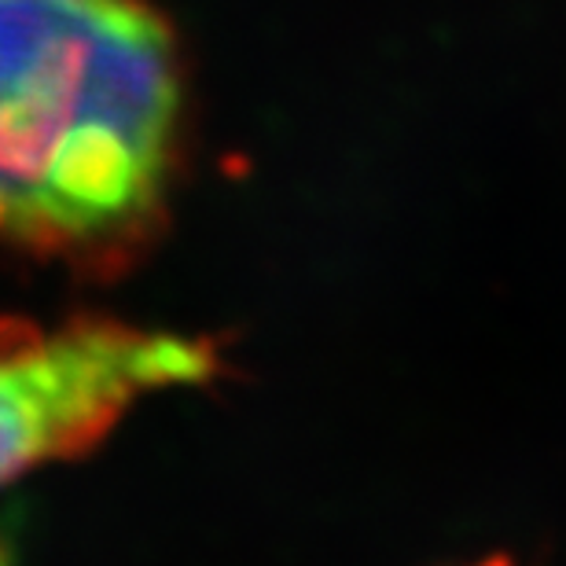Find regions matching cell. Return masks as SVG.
<instances>
[{
	"mask_svg": "<svg viewBox=\"0 0 566 566\" xmlns=\"http://www.w3.org/2000/svg\"><path fill=\"white\" fill-rule=\"evenodd\" d=\"M188 129L151 0H0V243L88 280L163 235Z\"/></svg>",
	"mask_w": 566,
	"mask_h": 566,
	"instance_id": "1",
	"label": "cell"
},
{
	"mask_svg": "<svg viewBox=\"0 0 566 566\" xmlns=\"http://www.w3.org/2000/svg\"><path fill=\"white\" fill-rule=\"evenodd\" d=\"M221 376L210 338L111 316L63 324L0 316V490L99 446L147 394Z\"/></svg>",
	"mask_w": 566,
	"mask_h": 566,
	"instance_id": "2",
	"label": "cell"
},
{
	"mask_svg": "<svg viewBox=\"0 0 566 566\" xmlns=\"http://www.w3.org/2000/svg\"><path fill=\"white\" fill-rule=\"evenodd\" d=\"M479 566H512L507 559H490V563H479Z\"/></svg>",
	"mask_w": 566,
	"mask_h": 566,
	"instance_id": "3",
	"label": "cell"
}]
</instances>
